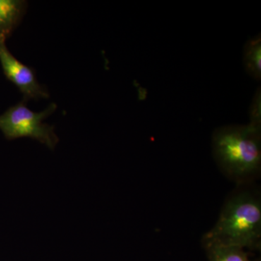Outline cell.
Masks as SVG:
<instances>
[{"label": "cell", "instance_id": "2", "mask_svg": "<svg viewBox=\"0 0 261 261\" xmlns=\"http://www.w3.org/2000/svg\"><path fill=\"white\" fill-rule=\"evenodd\" d=\"M260 200L247 191L226 201L217 222L202 238L204 246L219 244L243 249L260 248Z\"/></svg>", "mask_w": 261, "mask_h": 261}, {"label": "cell", "instance_id": "6", "mask_svg": "<svg viewBox=\"0 0 261 261\" xmlns=\"http://www.w3.org/2000/svg\"><path fill=\"white\" fill-rule=\"evenodd\" d=\"M243 64L247 73L257 81L261 79L260 34L245 43L243 49Z\"/></svg>", "mask_w": 261, "mask_h": 261}, {"label": "cell", "instance_id": "1", "mask_svg": "<svg viewBox=\"0 0 261 261\" xmlns=\"http://www.w3.org/2000/svg\"><path fill=\"white\" fill-rule=\"evenodd\" d=\"M215 161L223 173L237 183L252 181L261 168V127L230 125L219 127L212 137Z\"/></svg>", "mask_w": 261, "mask_h": 261}, {"label": "cell", "instance_id": "9", "mask_svg": "<svg viewBox=\"0 0 261 261\" xmlns=\"http://www.w3.org/2000/svg\"></svg>", "mask_w": 261, "mask_h": 261}, {"label": "cell", "instance_id": "4", "mask_svg": "<svg viewBox=\"0 0 261 261\" xmlns=\"http://www.w3.org/2000/svg\"><path fill=\"white\" fill-rule=\"evenodd\" d=\"M0 64L7 80L15 84L23 94L24 102L49 97L47 89L38 82L32 68L18 61L5 43H0Z\"/></svg>", "mask_w": 261, "mask_h": 261}, {"label": "cell", "instance_id": "5", "mask_svg": "<svg viewBox=\"0 0 261 261\" xmlns=\"http://www.w3.org/2000/svg\"><path fill=\"white\" fill-rule=\"evenodd\" d=\"M27 5L23 0H0V43H5L18 27Z\"/></svg>", "mask_w": 261, "mask_h": 261}, {"label": "cell", "instance_id": "3", "mask_svg": "<svg viewBox=\"0 0 261 261\" xmlns=\"http://www.w3.org/2000/svg\"><path fill=\"white\" fill-rule=\"evenodd\" d=\"M56 109V103H51L42 112H34L22 100L0 115V130L7 140L29 137L54 149L59 138L55 132V127L43 121Z\"/></svg>", "mask_w": 261, "mask_h": 261}, {"label": "cell", "instance_id": "8", "mask_svg": "<svg viewBox=\"0 0 261 261\" xmlns=\"http://www.w3.org/2000/svg\"><path fill=\"white\" fill-rule=\"evenodd\" d=\"M260 91H257L250 107V124L261 127Z\"/></svg>", "mask_w": 261, "mask_h": 261}, {"label": "cell", "instance_id": "7", "mask_svg": "<svg viewBox=\"0 0 261 261\" xmlns=\"http://www.w3.org/2000/svg\"><path fill=\"white\" fill-rule=\"evenodd\" d=\"M209 261H251L245 249L234 246L210 244L205 245Z\"/></svg>", "mask_w": 261, "mask_h": 261}]
</instances>
